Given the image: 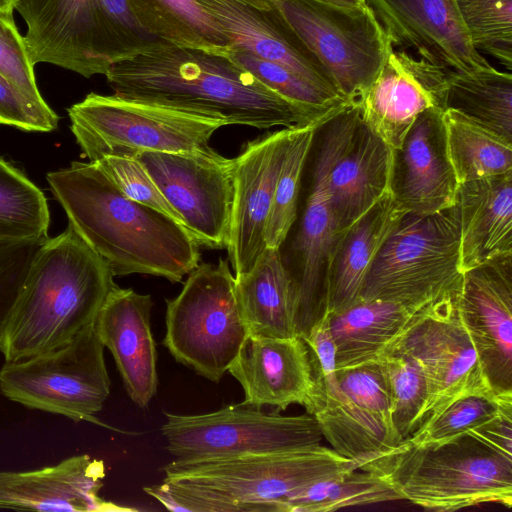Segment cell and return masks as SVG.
Returning a JSON list of instances; mask_svg holds the SVG:
<instances>
[{"instance_id":"obj_1","label":"cell","mask_w":512,"mask_h":512,"mask_svg":"<svg viewBox=\"0 0 512 512\" xmlns=\"http://www.w3.org/2000/svg\"><path fill=\"white\" fill-rule=\"evenodd\" d=\"M114 94L144 103L258 129L324 122L344 105L315 113L266 86L227 55L160 40L105 74Z\"/></svg>"},{"instance_id":"obj_2","label":"cell","mask_w":512,"mask_h":512,"mask_svg":"<svg viewBox=\"0 0 512 512\" xmlns=\"http://www.w3.org/2000/svg\"><path fill=\"white\" fill-rule=\"evenodd\" d=\"M77 234L114 276L149 274L181 282L200 261L199 245L170 217L128 198L94 162L47 174Z\"/></svg>"},{"instance_id":"obj_3","label":"cell","mask_w":512,"mask_h":512,"mask_svg":"<svg viewBox=\"0 0 512 512\" xmlns=\"http://www.w3.org/2000/svg\"><path fill=\"white\" fill-rule=\"evenodd\" d=\"M113 277L70 225L48 237L30 266L0 346L5 361L49 352L94 324L117 286Z\"/></svg>"},{"instance_id":"obj_4","label":"cell","mask_w":512,"mask_h":512,"mask_svg":"<svg viewBox=\"0 0 512 512\" xmlns=\"http://www.w3.org/2000/svg\"><path fill=\"white\" fill-rule=\"evenodd\" d=\"M356 460L322 445L164 466L165 482L185 512H280L290 493L345 471Z\"/></svg>"},{"instance_id":"obj_5","label":"cell","mask_w":512,"mask_h":512,"mask_svg":"<svg viewBox=\"0 0 512 512\" xmlns=\"http://www.w3.org/2000/svg\"><path fill=\"white\" fill-rule=\"evenodd\" d=\"M358 469L384 478L401 500L430 510L512 506V457L470 433L440 442L402 441Z\"/></svg>"},{"instance_id":"obj_6","label":"cell","mask_w":512,"mask_h":512,"mask_svg":"<svg viewBox=\"0 0 512 512\" xmlns=\"http://www.w3.org/2000/svg\"><path fill=\"white\" fill-rule=\"evenodd\" d=\"M27 24L24 41L33 65L50 63L86 78L161 39L145 30L127 0H17Z\"/></svg>"},{"instance_id":"obj_7","label":"cell","mask_w":512,"mask_h":512,"mask_svg":"<svg viewBox=\"0 0 512 512\" xmlns=\"http://www.w3.org/2000/svg\"><path fill=\"white\" fill-rule=\"evenodd\" d=\"M458 204L428 215L406 213L384 242L360 299L423 307L460 290Z\"/></svg>"},{"instance_id":"obj_8","label":"cell","mask_w":512,"mask_h":512,"mask_svg":"<svg viewBox=\"0 0 512 512\" xmlns=\"http://www.w3.org/2000/svg\"><path fill=\"white\" fill-rule=\"evenodd\" d=\"M165 323L163 345L174 359L219 382L249 335L228 262L198 264L166 300Z\"/></svg>"},{"instance_id":"obj_9","label":"cell","mask_w":512,"mask_h":512,"mask_svg":"<svg viewBox=\"0 0 512 512\" xmlns=\"http://www.w3.org/2000/svg\"><path fill=\"white\" fill-rule=\"evenodd\" d=\"M71 131L90 162L144 151L185 152L210 147L224 121L181 110L89 93L68 109Z\"/></svg>"},{"instance_id":"obj_10","label":"cell","mask_w":512,"mask_h":512,"mask_svg":"<svg viewBox=\"0 0 512 512\" xmlns=\"http://www.w3.org/2000/svg\"><path fill=\"white\" fill-rule=\"evenodd\" d=\"M0 390L26 407L111 428L96 417L109 396L110 379L95 323L49 352L6 361Z\"/></svg>"},{"instance_id":"obj_11","label":"cell","mask_w":512,"mask_h":512,"mask_svg":"<svg viewBox=\"0 0 512 512\" xmlns=\"http://www.w3.org/2000/svg\"><path fill=\"white\" fill-rule=\"evenodd\" d=\"M164 414L166 449L183 462L307 449L323 439L316 418L307 412L286 416L239 403L205 414Z\"/></svg>"},{"instance_id":"obj_12","label":"cell","mask_w":512,"mask_h":512,"mask_svg":"<svg viewBox=\"0 0 512 512\" xmlns=\"http://www.w3.org/2000/svg\"><path fill=\"white\" fill-rule=\"evenodd\" d=\"M339 93L357 100L383 66L393 45L368 4L343 7L320 0H274Z\"/></svg>"},{"instance_id":"obj_13","label":"cell","mask_w":512,"mask_h":512,"mask_svg":"<svg viewBox=\"0 0 512 512\" xmlns=\"http://www.w3.org/2000/svg\"><path fill=\"white\" fill-rule=\"evenodd\" d=\"M323 128L314 170L322 177L340 233L390 192L393 149L365 124L356 100Z\"/></svg>"},{"instance_id":"obj_14","label":"cell","mask_w":512,"mask_h":512,"mask_svg":"<svg viewBox=\"0 0 512 512\" xmlns=\"http://www.w3.org/2000/svg\"><path fill=\"white\" fill-rule=\"evenodd\" d=\"M458 292L429 304L392 346L413 357L426 376L428 400L416 430L462 397L473 394L496 397L461 319Z\"/></svg>"},{"instance_id":"obj_15","label":"cell","mask_w":512,"mask_h":512,"mask_svg":"<svg viewBox=\"0 0 512 512\" xmlns=\"http://www.w3.org/2000/svg\"><path fill=\"white\" fill-rule=\"evenodd\" d=\"M199 246H227L234 160L208 147L185 152L144 151L136 157Z\"/></svg>"},{"instance_id":"obj_16","label":"cell","mask_w":512,"mask_h":512,"mask_svg":"<svg viewBox=\"0 0 512 512\" xmlns=\"http://www.w3.org/2000/svg\"><path fill=\"white\" fill-rule=\"evenodd\" d=\"M457 305L493 394L512 402V254L464 271Z\"/></svg>"},{"instance_id":"obj_17","label":"cell","mask_w":512,"mask_h":512,"mask_svg":"<svg viewBox=\"0 0 512 512\" xmlns=\"http://www.w3.org/2000/svg\"><path fill=\"white\" fill-rule=\"evenodd\" d=\"M296 129L282 128L248 141L233 158L234 192L226 249L235 275L248 272L267 248V218Z\"/></svg>"},{"instance_id":"obj_18","label":"cell","mask_w":512,"mask_h":512,"mask_svg":"<svg viewBox=\"0 0 512 512\" xmlns=\"http://www.w3.org/2000/svg\"><path fill=\"white\" fill-rule=\"evenodd\" d=\"M393 46L447 69L491 66L467 35L455 0H366Z\"/></svg>"},{"instance_id":"obj_19","label":"cell","mask_w":512,"mask_h":512,"mask_svg":"<svg viewBox=\"0 0 512 512\" xmlns=\"http://www.w3.org/2000/svg\"><path fill=\"white\" fill-rule=\"evenodd\" d=\"M442 111L421 112L393 149L390 192L406 212L428 215L457 204L459 183L450 163Z\"/></svg>"},{"instance_id":"obj_20","label":"cell","mask_w":512,"mask_h":512,"mask_svg":"<svg viewBox=\"0 0 512 512\" xmlns=\"http://www.w3.org/2000/svg\"><path fill=\"white\" fill-rule=\"evenodd\" d=\"M196 1L224 30L231 41V48H239L282 65L321 87L339 93L326 67L292 28L274 0Z\"/></svg>"},{"instance_id":"obj_21","label":"cell","mask_w":512,"mask_h":512,"mask_svg":"<svg viewBox=\"0 0 512 512\" xmlns=\"http://www.w3.org/2000/svg\"><path fill=\"white\" fill-rule=\"evenodd\" d=\"M228 372L244 391L242 404L280 411L299 404L311 415L317 408L309 352L300 336L248 335Z\"/></svg>"},{"instance_id":"obj_22","label":"cell","mask_w":512,"mask_h":512,"mask_svg":"<svg viewBox=\"0 0 512 512\" xmlns=\"http://www.w3.org/2000/svg\"><path fill=\"white\" fill-rule=\"evenodd\" d=\"M102 460L89 455L69 457L42 469L0 472V509L126 512L136 511L102 499Z\"/></svg>"},{"instance_id":"obj_23","label":"cell","mask_w":512,"mask_h":512,"mask_svg":"<svg viewBox=\"0 0 512 512\" xmlns=\"http://www.w3.org/2000/svg\"><path fill=\"white\" fill-rule=\"evenodd\" d=\"M152 306L150 295L117 285L95 320L99 339L113 355L128 396L141 408L148 406L158 387Z\"/></svg>"},{"instance_id":"obj_24","label":"cell","mask_w":512,"mask_h":512,"mask_svg":"<svg viewBox=\"0 0 512 512\" xmlns=\"http://www.w3.org/2000/svg\"><path fill=\"white\" fill-rule=\"evenodd\" d=\"M405 214L389 192L338 234L326 267L323 314L360 299L378 252Z\"/></svg>"},{"instance_id":"obj_25","label":"cell","mask_w":512,"mask_h":512,"mask_svg":"<svg viewBox=\"0 0 512 512\" xmlns=\"http://www.w3.org/2000/svg\"><path fill=\"white\" fill-rule=\"evenodd\" d=\"M301 338L309 352L317 390V408L313 416L332 449L356 460L359 468L365 460L379 454V449L338 380L336 348L327 315L323 314Z\"/></svg>"},{"instance_id":"obj_26","label":"cell","mask_w":512,"mask_h":512,"mask_svg":"<svg viewBox=\"0 0 512 512\" xmlns=\"http://www.w3.org/2000/svg\"><path fill=\"white\" fill-rule=\"evenodd\" d=\"M321 175L313 170L308 195L288 268L296 293V331L302 337L324 313V280L328 258L338 236Z\"/></svg>"},{"instance_id":"obj_27","label":"cell","mask_w":512,"mask_h":512,"mask_svg":"<svg viewBox=\"0 0 512 512\" xmlns=\"http://www.w3.org/2000/svg\"><path fill=\"white\" fill-rule=\"evenodd\" d=\"M462 272L512 254V171L459 184Z\"/></svg>"},{"instance_id":"obj_28","label":"cell","mask_w":512,"mask_h":512,"mask_svg":"<svg viewBox=\"0 0 512 512\" xmlns=\"http://www.w3.org/2000/svg\"><path fill=\"white\" fill-rule=\"evenodd\" d=\"M435 107L453 110L512 143V75L492 66L457 71L429 64Z\"/></svg>"},{"instance_id":"obj_29","label":"cell","mask_w":512,"mask_h":512,"mask_svg":"<svg viewBox=\"0 0 512 512\" xmlns=\"http://www.w3.org/2000/svg\"><path fill=\"white\" fill-rule=\"evenodd\" d=\"M428 305L412 307L393 301L359 299L340 311L326 314L336 348L337 369L377 360Z\"/></svg>"},{"instance_id":"obj_30","label":"cell","mask_w":512,"mask_h":512,"mask_svg":"<svg viewBox=\"0 0 512 512\" xmlns=\"http://www.w3.org/2000/svg\"><path fill=\"white\" fill-rule=\"evenodd\" d=\"M365 124L392 149H399L418 115L435 107L408 63V53H389L356 100Z\"/></svg>"},{"instance_id":"obj_31","label":"cell","mask_w":512,"mask_h":512,"mask_svg":"<svg viewBox=\"0 0 512 512\" xmlns=\"http://www.w3.org/2000/svg\"><path fill=\"white\" fill-rule=\"evenodd\" d=\"M234 276L249 335L298 336L296 293L281 248L267 247L248 272Z\"/></svg>"},{"instance_id":"obj_32","label":"cell","mask_w":512,"mask_h":512,"mask_svg":"<svg viewBox=\"0 0 512 512\" xmlns=\"http://www.w3.org/2000/svg\"><path fill=\"white\" fill-rule=\"evenodd\" d=\"M140 25L155 37L185 48L227 55L231 41L196 0H127Z\"/></svg>"},{"instance_id":"obj_33","label":"cell","mask_w":512,"mask_h":512,"mask_svg":"<svg viewBox=\"0 0 512 512\" xmlns=\"http://www.w3.org/2000/svg\"><path fill=\"white\" fill-rule=\"evenodd\" d=\"M447 153L459 184L512 171V143L453 110L442 113Z\"/></svg>"},{"instance_id":"obj_34","label":"cell","mask_w":512,"mask_h":512,"mask_svg":"<svg viewBox=\"0 0 512 512\" xmlns=\"http://www.w3.org/2000/svg\"><path fill=\"white\" fill-rule=\"evenodd\" d=\"M358 469L310 483L290 493L280 512H326L340 508L401 500L381 476Z\"/></svg>"},{"instance_id":"obj_35","label":"cell","mask_w":512,"mask_h":512,"mask_svg":"<svg viewBox=\"0 0 512 512\" xmlns=\"http://www.w3.org/2000/svg\"><path fill=\"white\" fill-rule=\"evenodd\" d=\"M337 376L380 454L398 446L401 441L393 425L390 395L381 363L374 360L337 369Z\"/></svg>"},{"instance_id":"obj_36","label":"cell","mask_w":512,"mask_h":512,"mask_svg":"<svg viewBox=\"0 0 512 512\" xmlns=\"http://www.w3.org/2000/svg\"><path fill=\"white\" fill-rule=\"evenodd\" d=\"M49 223L44 193L0 158V238H48Z\"/></svg>"},{"instance_id":"obj_37","label":"cell","mask_w":512,"mask_h":512,"mask_svg":"<svg viewBox=\"0 0 512 512\" xmlns=\"http://www.w3.org/2000/svg\"><path fill=\"white\" fill-rule=\"evenodd\" d=\"M327 121L297 128L291 136L267 218V247L281 248L296 220L303 167L316 131Z\"/></svg>"},{"instance_id":"obj_38","label":"cell","mask_w":512,"mask_h":512,"mask_svg":"<svg viewBox=\"0 0 512 512\" xmlns=\"http://www.w3.org/2000/svg\"><path fill=\"white\" fill-rule=\"evenodd\" d=\"M384 370L392 421L402 442L420 426L428 400V385L420 364L409 354L392 347L377 359Z\"/></svg>"},{"instance_id":"obj_39","label":"cell","mask_w":512,"mask_h":512,"mask_svg":"<svg viewBox=\"0 0 512 512\" xmlns=\"http://www.w3.org/2000/svg\"><path fill=\"white\" fill-rule=\"evenodd\" d=\"M470 42L478 52L512 70V0H455Z\"/></svg>"},{"instance_id":"obj_40","label":"cell","mask_w":512,"mask_h":512,"mask_svg":"<svg viewBox=\"0 0 512 512\" xmlns=\"http://www.w3.org/2000/svg\"><path fill=\"white\" fill-rule=\"evenodd\" d=\"M227 56L283 98L308 111L325 113L348 100L282 65L264 60L245 50L231 48Z\"/></svg>"},{"instance_id":"obj_41","label":"cell","mask_w":512,"mask_h":512,"mask_svg":"<svg viewBox=\"0 0 512 512\" xmlns=\"http://www.w3.org/2000/svg\"><path fill=\"white\" fill-rule=\"evenodd\" d=\"M512 403L494 396L473 394L462 397L439 413L426 426L403 441L410 443L440 442L469 432L495 417Z\"/></svg>"},{"instance_id":"obj_42","label":"cell","mask_w":512,"mask_h":512,"mask_svg":"<svg viewBox=\"0 0 512 512\" xmlns=\"http://www.w3.org/2000/svg\"><path fill=\"white\" fill-rule=\"evenodd\" d=\"M47 238H0V346L27 273Z\"/></svg>"},{"instance_id":"obj_43","label":"cell","mask_w":512,"mask_h":512,"mask_svg":"<svg viewBox=\"0 0 512 512\" xmlns=\"http://www.w3.org/2000/svg\"><path fill=\"white\" fill-rule=\"evenodd\" d=\"M94 163L128 198L170 217L185 228L181 217L166 200L138 159L108 156Z\"/></svg>"},{"instance_id":"obj_44","label":"cell","mask_w":512,"mask_h":512,"mask_svg":"<svg viewBox=\"0 0 512 512\" xmlns=\"http://www.w3.org/2000/svg\"><path fill=\"white\" fill-rule=\"evenodd\" d=\"M0 74L38 107L50 108L42 98L24 37L19 33L13 10L0 12Z\"/></svg>"},{"instance_id":"obj_45","label":"cell","mask_w":512,"mask_h":512,"mask_svg":"<svg viewBox=\"0 0 512 512\" xmlns=\"http://www.w3.org/2000/svg\"><path fill=\"white\" fill-rule=\"evenodd\" d=\"M0 124L25 131L50 132L57 128L58 116L51 108L32 103L0 74Z\"/></svg>"},{"instance_id":"obj_46","label":"cell","mask_w":512,"mask_h":512,"mask_svg":"<svg viewBox=\"0 0 512 512\" xmlns=\"http://www.w3.org/2000/svg\"><path fill=\"white\" fill-rule=\"evenodd\" d=\"M467 433L512 457V407L503 409L495 417Z\"/></svg>"},{"instance_id":"obj_47","label":"cell","mask_w":512,"mask_h":512,"mask_svg":"<svg viewBox=\"0 0 512 512\" xmlns=\"http://www.w3.org/2000/svg\"><path fill=\"white\" fill-rule=\"evenodd\" d=\"M144 491L159 501L165 508L175 512H185L183 505L175 498L165 482L161 484L146 486Z\"/></svg>"},{"instance_id":"obj_48","label":"cell","mask_w":512,"mask_h":512,"mask_svg":"<svg viewBox=\"0 0 512 512\" xmlns=\"http://www.w3.org/2000/svg\"><path fill=\"white\" fill-rule=\"evenodd\" d=\"M343 7H359L366 5V0H320Z\"/></svg>"},{"instance_id":"obj_49","label":"cell","mask_w":512,"mask_h":512,"mask_svg":"<svg viewBox=\"0 0 512 512\" xmlns=\"http://www.w3.org/2000/svg\"><path fill=\"white\" fill-rule=\"evenodd\" d=\"M17 0H0V12L6 10H14Z\"/></svg>"}]
</instances>
